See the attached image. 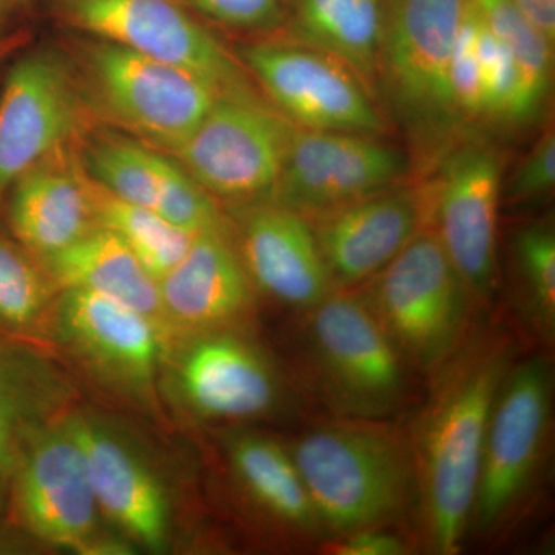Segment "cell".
<instances>
[{
  "label": "cell",
  "instance_id": "cell-1",
  "mask_svg": "<svg viewBox=\"0 0 555 555\" xmlns=\"http://www.w3.org/2000/svg\"><path fill=\"white\" fill-rule=\"evenodd\" d=\"M514 358V339L505 332L473 331L433 374L429 398L408 436L415 506L433 553L454 555L465 542L489 416Z\"/></svg>",
  "mask_w": 555,
  "mask_h": 555
},
{
  "label": "cell",
  "instance_id": "cell-2",
  "mask_svg": "<svg viewBox=\"0 0 555 555\" xmlns=\"http://www.w3.org/2000/svg\"><path fill=\"white\" fill-rule=\"evenodd\" d=\"M288 451L326 534L387 528L415 505L408 436L386 420L338 416Z\"/></svg>",
  "mask_w": 555,
  "mask_h": 555
},
{
  "label": "cell",
  "instance_id": "cell-3",
  "mask_svg": "<svg viewBox=\"0 0 555 555\" xmlns=\"http://www.w3.org/2000/svg\"><path fill=\"white\" fill-rule=\"evenodd\" d=\"M467 0H383L378 94L420 158L438 160L463 130L449 68Z\"/></svg>",
  "mask_w": 555,
  "mask_h": 555
},
{
  "label": "cell",
  "instance_id": "cell-4",
  "mask_svg": "<svg viewBox=\"0 0 555 555\" xmlns=\"http://www.w3.org/2000/svg\"><path fill=\"white\" fill-rule=\"evenodd\" d=\"M364 286L369 308L409 369L436 374L473 334L476 301L430 224Z\"/></svg>",
  "mask_w": 555,
  "mask_h": 555
},
{
  "label": "cell",
  "instance_id": "cell-5",
  "mask_svg": "<svg viewBox=\"0 0 555 555\" xmlns=\"http://www.w3.org/2000/svg\"><path fill=\"white\" fill-rule=\"evenodd\" d=\"M321 390L339 416L386 420L408 393V364L357 288H334L308 310Z\"/></svg>",
  "mask_w": 555,
  "mask_h": 555
},
{
  "label": "cell",
  "instance_id": "cell-6",
  "mask_svg": "<svg viewBox=\"0 0 555 555\" xmlns=\"http://www.w3.org/2000/svg\"><path fill=\"white\" fill-rule=\"evenodd\" d=\"M80 72L91 112L167 152L196 130L221 94L193 73L101 39L83 47Z\"/></svg>",
  "mask_w": 555,
  "mask_h": 555
},
{
  "label": "cell",
  "instance_id": "cell-7",
  "mask_svg": "<svg viewBox=\"0 0 555 555\" xmlns=\"http://www.w3.org/2000/svg\"><path fill=\"white\" fill-rule=\"evenodd\" d=\"M553 393L546 357L507 369L489 416L469 529L483 535L499 531L531 491L545 454Z\"/></svg>",
  "mask_w": 555,
  "mask_h": 555
},
{
  "label": "cell",
  "instance_id": "cell-8",
  "mask_svg": "<svg viewBox=\"0 0 555 555\" xmlns=\"http://www.w3.org/2000/svg\"><path fill=\"white\" fill-rule=\"evenodd\" d=\"M294 124L254 90L221 93L196 130L173 153L211 198L269 201Z\"/></svg>",
  "mask_w": 555,
  "mask_h": 555
},
{
  "label": "cell",
  "instance_id": "cell-9",
  "mask_svg": "<svg viewBox=\"0 0 555 555\" xmlns=\"http://www.w3.org/2000/svg\"><path fill=\"white\" fill-rule=\"evenodd\" d=\"M62 20L93 39L193 73L221 93L251 89L246 68L179 0H54Z\"/></svg>",
  "mask_w": 555,
  "mask_h": 555
},
{
  "label": "cell",
  "instance_id": "cell-10",
  "mask_svg": "<svg viewBox=\"0 0 555 555\" xmlns=\"http://www.w3.org/2000/svg\"><path fill=\"white\" fill-rule=\"evenodd\" d=\"M427 188L430 225L476 305H488L496 287V224L503 164L494 147L459 141L437 160Z\"/></svg>",
  "mask_w": 555,
  "mask_h": 555
},
{
  "label": "cell",
  "instance_id": "cell-11",
  "mask_svg": "<svg viewBox=\"0 0 555 555\" xmlns=\"http://www.w3.org/2000/svg\"><path fill=\"white\" fill-rule=\"evenodd\" d=\"M272 107L294 126L382 137L377 100L346 65L302 43L259 42L238 53Z\"/></svg>",
  "mask_w": 555,
  "mask_h": 555
},
{
  "label": "cell",
  "instance_id": "cell-12",
  "mask_svg": "<svg viewBox=\"0 0 555 555\" xmlns=\"http://www.w3.org/2000/svg\"><path fill=\"white\" fill-rule=\"evenodd\" d=\"M90 112L64 54L36 50L14 62L0 91V204L25 170L78 137Z\"/></svg>",
  "mask_w": 555,
  "mask_h": 555
},
{
  "label": "cell",
  "instance_id": "cell-13",
  "mask_svg": "<svg viewBox=\"0 0 555 555\" xmlns=\"http://www.w3.org/2000/svg\"><path fill=\"white\" fill-rule=\"evenodd\" d=\"M406 152L372 134L294 126L269 201L306 218L406 181Z\"/></svg>",
  "mask_w": 555,
  "mask_h": 555
},
{
  "label": "cell",
  "instance_id": "cell-14",
  "mask_svg": "<svg viewBox=\"0 0 555 555\" xmlns=\"http://www.w3.org/2000/svg\"><path fill=\"white\" fill-rule=\"evenodd\" d=\"M16 505L33 534L79 553L120 550L98 540V507L86 462L64 423L42 425L22 448L13 474Z\"/></svg>",
  "mask_w": 555,
  "mask_h": 555
},
{
  "label": "cell",
  "instance_id": "cell-15",
  "mask_svg": "<svg viewBox=\"0 0 555 555\" xmlns=\"http://www.w3.org/2000/svg\"><path fill=\"white\" fill-rule=\"evenodd\" d=\"M308 219L335 288H360L430 224V201L404 181Z\"/></svg>",
  "mask_w": 555,
  "mask_h": 555
},
{
  "label": "cell",
  "instance_id": "cell-16",
  "mask_svg": "<svg viewBox=\"0 0 555 555\" xmlns=\"http://www.w3.org/2000/svg\"><path fill=\"white\" fill-rule=\"evenodd\" d=\"M241 261L255 288L308 312L335 286L308 218L272 201L232 204Z\"/></svg>",
  "mask_w": 555,
  "mask_h": 555
},
{
  "label": "cell",
  "instance_id": "cell-17",
  "mask_svg": "<svg viewBox=\"0 0 555 555\" xmlns=\"http://www.w3.org/2000/svg\"><path fill=\"white\" fill-rule=\"evenodd\" d=\"M196 334L179 358L177 374L192 411L203 418L243 422L280 406L281 379L255 343L228 327Z\"/></svg>",
  "mask_w": 555,
  "mask_h": 555
},
{
  "label": "cell",
  "instance_id": "cell-18",
  "mask_svg": "<svg viewBox=\"0 0 555 555\" xmlns=\"http://www.w3.org/2000/svg\"><path fill=\"white\" fill-rule=\"evenodd\" d=\"M57 334L101 377L133 392L152 387L164 353V324L78 288H62Z\"/></svg>",
  "mask_w": 555,
  "mask_h": 555
},
{
  "label": "cell",
  "instance_id": "cell-19",
  "mask_svg": "<svg viewBox=\"0 0 555 555\" xmlns=\"http://www.w3.org/2000/svg\"><path fill=\"white\" fill-rule=\"evenodd\" d=\"M62 423L82 452L100 511L147 550H166L169 499L152 467L93 416L69 415Z\"/></svg>",
  "mask_w": 555,
  "mask_h": 555
},
{
  "label": "cell",
  "instance_id": "cell-20",
  "mask_svg": "<svg viewBox=\"0 0 555 555\" xmlns=\"http://www.w3.org/2000/svg\"><path fill=\"white\" fill-rule=\"evenodd\" d=\"M255 286L228 224L201 232L159 280L166 323L195 332L229 327L254 305Z\"/></svg>",
  "mask_w": 555,
  "mask_h": 555
},
{
  "label": "cell",
  "instance_id": "cell-21",
  "mask_svg": "<svg viewBox=\"0 0 555 555\" xmlns=\"http://www.w3.org/2000/svg\"><path fill=\"white\" fill-rule=\"evenodd\" d=\"M67 152L57 150L25 170L5 196L11 232L38 261L98 228L89 177Z\"/></svg>",
  "mask_w": 555,
  "mask_h": 555
},
{
  "label": "cell",
  "instance_id": "cell-22",
  "mask_svg": "<svg viewBox=\"0 0 555 555\" xmlns=\"http://www.w3.org/2000/svg\"><path fill=\"white\" fill-rule=\"evenodd\" d=\"M38 262L61 288L91 292L166 323L158 281L112 230L93 229Z\"/></svg>",
  "mask_w": 555,
  "mask_h": 555
},
{
  "label": "cell",
  "instance_id": "cell-23",
  "mask_svg": "<svg viewBox=\"0 0 555 555\" xmlns=\"http://www.w3.org/2000/svg\"><path fill=\"white\" fill-rule=\"evenodd\" d=\"M225 454L241 491L259 513L298 535L326 534L287 447L243 430L228 437Z\"/></svg>",
  "mask_w": 555,
  "mask_h": 555
},
{
  "label": "cell",
  "instance_id": "cell-24",
  "mask_svg": "<svg viewBox=\"0 0 555 555\" xmlns=\"http://www.w3.org/2000/svg\"><path fill=\"white\" fill-rule=\"evenodd\" d=\"M286 25L302 46L346 65L378 96L383 0H286Z\"/></svg>",
  "mask_w": 555,
  "mask_h": 555
},
{
  "label": "cell",
  "instance_id": "cell-25",
  "mask_svg": "<svg viewBox=\"0 0 555 555\" xmlns=\"http://www.w3.org/2000/svg\"><path fill=\"white\" fill-rule=\"evenodd\" d=\"M64 385L40 363L0 356V474L10 477L27 438L64 400Z\"/></svg>",
  "mask_w": 555,
  "mask_h": 555
},
{
  "label": "cell",
  "instance_id": "cell-26",
  "mask_svg": "<svg viewBox=\"0 0 555 555\" xmlns=\"http://www.w3.org/2000/svg\"><path fill=\"white\" fill-rule=\"evenodd\" d=\"M89 189L98 228L116 233L158 283L188 254L196 236L193 233L171 224L152 208L116 198L90 178Z\"/></svg>",
  "mask_w": 555,
  "mask_h": 555
},
{
  "label": "cell",
  "instance_id": "cell-27",
  "mask_svg": "<svg viewBox=\"0 0 555 555\" xmlns=\"http://www.w3.org/2000/svg\"><path fill=\"white\" fill-rule=\"evenodd\" d=\"M495 38L516 62L521 87V122L539 112L550 91L554 46L525 20L513 0H470Z\"/></svg>",
  "mask_w": 555,
  "mask_h": 555
},
{
  "label": "cell",
  "instance_id": "cell-28",
  "mask_svg": "<svg viewBox=\"0 0 555 555\" xmlns=\"http://www.w3.org/2000/svg\"><path fill=\"white\" fill-rule=\"evenodd\" d=\"M158 153L134 139L107 137L91 142L79 160L91 181L116 198L155 211Z\"/></svg>",
  "mask_w": 555,
  "mask_h": 555
},
{
  "label": "cell",
  "instance_id": "cell-29",
  "mask_svg": "<svg viewBox=\"0 0 555 555\" xmlns=\"http://www.w3.org/2000/svg\"><path fill=\"white\" fill-rule=\"evenodd\" d=\"M514 264L525 317L543 338L555 331V230L550 221H537L518 230L514 238Z\"/></svg>",
  "mask_w": 555,
  "mask_h": 555
},
{
  "label": "cell",
  "instance_id": "cell-30",
  "mask_svg": "<svg viewBox=\"0 0 555 555\" xmlns=\"http://www.w3.org/2000/svg\"><path fill=\"white\" fill-rule=\"evenodd\" d=\"M50 276L24 247L0 236V323L28 327L46 310Z\"/></svg>",
  "mask_w": 555,
  "mask_h": 555
},
{
  "label": "cell",
  "instance_id": "cell-31",
  "mask_svg": "<svg viewBox=\"0 0 555 555\" xmlns=\"http://www.w3.org/2000/svg\"><path fill=\"white\" fill-rule=\"evenodd\" d=\"M155 211L193 235L225 225L215 198L182 169L177 159L163 153H158Z\"/></svg>",
  "mask_w": 555,
  "mask_h": 555
},
{
  "label": "cell",
  "instance_id": "cell-32",
  "mask_svg": "<svg viewBox=\"0 0 555 555\" xmlns=\"http://www.w3.org/2000/svg\"><path fill=\"white\" fill-rule=\"evenodd\" d=\"M478 60H480L483 118L496 120V122H521V87L516 62L505 43L492 35L480 16H478Z\"/></svg>",
  "mask_w": 555,
  "mask_h": 555
},
{
  "label": "cell",
  "instance_id": "cell-33",
  "mask_svg": "<svg viewBox=\"0 0 555 555\" xmlns=\"http://www.w3.org/2000/svg\"><path fill=\"white\" fill-rule=\"evenodd\" d=\"M452 98L463 126L483 119L480 60H478V16L467 0L465 16L456 31L449 68Z\"/></svg>",
  "mask_w": 555,
  "mask_h": 555
},
{
  "label": "cell",
  "instance_id": "cell-34",
  "mask_svg": "<svg viewBox=\"0 0 555 555\" xmlns=\"http://www.w3.org/2000/svg\"><path fill=\"white\" fill-rule=\"evenodd\" d=\"M208 21L246 33H273L286 25V0H179Z\"/></svg>",
  "mask_w": 555,
  "mask_h": 555
},
{
  "label": "cell",
  "instance_id": "cell-35",
  "mask_svg": "<svg viewBox=\"0 0 555 555\" xmlns=\"http://www.w3.org/2000/svg\"><path fill=\"white\" fill-rule=\"evenodd\" d=\"M555 185V134L547 129L502 185L507 203L524 204L550 195Z\"/></svg>",
  "mask_w": 555,
  "mask_h": 555
},
{
  "label": "cell",
  "instance_id": "cell-36",
  "mask_svg": "<svg viewBox=\"0 0 555 555\" xmlns=\"http://www.w3.org/2000/svg\"><path fill=\"white\" fill-rule=\"evenodd\" d=\"M334 555H404L411 547L400 535L387 528H366L347 534L335 535L324 545Z\"/></svg>",
  "mask_w": 555,
  "mask_h": 555
},
{
  "label": "cell",
  "instance_id": "cell-37",
  "mask_svg": "<svg viewBox=\"0 0 555 555\" xmlns=\"http://www.w3.org/2000/svg\"><path fill=\"white\" fill-rule=\"evenodd\" d=\"M525 20L550 43H555V0H513Z\"/></svg>",
  "mask_w": 555,
  "mask_h": 555
},
{
  "label": "cell",
  "instance_id": "cell-38",
  "mask_svg": "<svg viewBox=\"0 0 555 555\" xmlns=\"http://www.w3.org/2000/svg\"><path fill=\"white\" fill-rule=\"evenodd\" d=\"M28 2V0H2V7L3 5H22V3Z\"/></svg>",
  "mask_w": 555,
  "mask_h": 555
},
{
  "label": "cell",
  "instance_id": "cell-39",
  "mask_svg": "<svg viewBox=\"0 0 555 555\" xmlns=\"http://www.w3.org/2000/svg\"><path fill=\"white\" fill-rule=\"evenodd\" d=\"M0 9H2V0H0Z\"/></svg>",
  "mask_w": 555,
  "mask_h": 555
},
{
  "label": "cell",
  "instance_id": "cell-40",
  "mask_svg": "<svg viewBox=\"0 0 555 555\" xmlns=\"http://www.w3.org/2000/svg\"><path fill=\"white\" fill-rule=\"evenodd\" d=\"M0 477H2V474H0Z\"/></svg>",
  "mask_w": 555,
  "mask_h": 555
}]
</instances>
